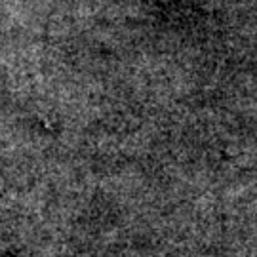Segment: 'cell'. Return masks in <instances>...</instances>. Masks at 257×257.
Here are the masks:
<instances>
[{
  "label": "cell",
  "instance_id": "obj_1",
  "mask_svg": "<svg viewBox=\"0 0 257 257\" xmlns=\"http://www.w3.org/2000/svg\"><path fill=\"white\" fill-rule=\"evenodd\" d=\"M2 185H4V181H2V177H0V187H2Z\"/></svg>",
  "mask_w": 257,
  "mask_h": 257
}]
</instances>
